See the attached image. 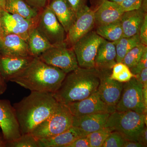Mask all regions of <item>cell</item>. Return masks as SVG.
Here are the masks:
<instances>
[{
  "label": "cell",
  "instance_id": "1",
  "mask_svg": "<svg viewBox=\"0 0 147 147\" xmlns=\"http://www.w3.org/2000/svg\"><path fill=\"white\" fill-rule=\"evenodd\" d=\"M59 103L53 93L31 91L28 96L13 104L22 135L31 133L54 113Z\"/></svg>",
  "mask_w": 147,
  "mask_h": 147
},
{
  "label": "cell",
  "instance_id": "2",
  "mask_svg": "<svg viewBox=\"0 0 147 147\" xmlns=\"http://www.w3.org/2000/svg\"><path fill=\"white\" fill-rule=\"evenodd\" d=\"M67 74L48 65L36 57L23 71L11 79L31 91L55 93L60 87Z\"/></svg>",
  "mask_w": 147,
  "mask_h": 147
},
{
  "label": "cell",
  "instance_id": "3",
  "mask_svg": "<svg viewBox=\"0 0 147 147\" xmlns=\"http://www.w3.org/2000/svg\"><path fill=\"white\" fill-rule=\"evenodd\" d=\"M100 81V71L94 67H79L67 74L54 96L65 105L85 99L97 91Z\"/></svg>",
  "mask_w": 147,
  "mask_h": 147
},
{
  "label": "cell",
  "instance_id": "4",
  "mask_svg": "<svg viewBox=\"0 0 147 147\" xmlns=\"http://www.w3.org/2000/svg\"><path fill=\"white\" fill-rule=\"evenodd\" d=\"M147 114L115 111L110 114L104 127L111 132H118L126 141L138 142L139 134L147 126Z\"/></svg>",
  "mask_w": 147,
  "mask_h": 147
},
{
  "label": "cell",
  "instance_id": "5",
  "mask_svg": "<svg viewBox=\"0 0 147 147\" xmlns=\"http://www.w3.org/2000/svg\"><path fill=\"white\" fill-rule=\"evenodd\" d=\"M73 119L67 106L59 102L54 113L38 125L31 134L38 140L53 137L71 128Z\"/></svg>",
  "mask_w": 147,
  "mask_h": 147
},
{
  "label": "cell",
  "instance_id": "6",
  "mask_svg": "<svg viewBox=\"0 0 147 147\" xmlns=\"http://www.w3.org/2000/svg\"><path fill=\"white\" fill-rule=\"evenodd\" d=\"M36 28L53 46L66 44V32L48 5L40 11Z\"/></svg>",
  "mask_w": 147,
  "mask_h": 147
},
{
  "label": "cell",
  "instance_id": "7",
  "mask_svg": "<svg viewBox=\"0 0 147 147\" xmlns=\"http://www.w3.org/2000/svg\"><path fill=\"white\" fill-rule=\"evenodd\" d=\"M143 84L135 77L123 83L119 100L115 107L119 112L132 111L141 114H147L143 98Z\"/></svg>",
  "mask_w": 147,
  "mask_h": 147
},
{
  "label": "cell",
  "instance_id": "8",
  "mask_svg": "<svg viewBox=\"0 0 147 147\" xmlns=\"http://www.w3.org/2000/svg\"><path fill=\"white\" fill-rule=\"evenodd\" d=\"M37 57L48 65L59 69L66 74L79 67L73 48L67 44L53 46Z\"/></svg>",
  "mask_w": 147,
  "mask_h": 147
},
{
  "label": "cell",
  "instance_id": "9",
  "mask_svg": "<svg viewBox=\"0 0 147 147\" xmlns=\"http://www.w3.org/2000/svg\"><path fill=\"white\" fill-rule=\"evenodd\" d=\"M103 38L92 30L79 39L72 46L78 65L85 68L95 67V59Z\"/></svg>",
  "mask_w": 147,
  "mask_h": 147
},
{
  "label": "cell",
  "instance_id": "10",
  "mask_svg": "<svg viewBox=\"0 0 147 147\" xmlns=\"http://www.w3.org/2000/svg\"><path fill=\"white\" fill-rule=\"evenodd\" d=\"M0 128L6 143L16 140L22 135L14 108L6 99H0Z\"/></svg>",
  "mask_w": 147,
  "mask_h": 147
},
{
  "label": "cell",
  "instance_id": "11",
  "mask_svg": "<svg viewBox=\"0 0 147 147\" xmlns=\"http://www.w3.org/2000/svg\"><path fill=\"white\" fill-rule=\"evenodd\" d=\"M94 11L87 6L77 15L67 33L65 42L72 47L81 38L92 30L95 27Z\"/></svg>",
  "mask_w": 147,
  "mask_h": 147
},
{
  "label": "cell",
  "instance_id": "12",
  "mask_svg": "<svg viewBox=\"0 0 147 147\" xmlns=\"http://www.w3.org/2000/svg\"><path fill=\"white\" fill-rule=\"evenodd\" d=\"M65 105L74 117L96 113L111 114L115 111V108L110 107L102 101L97 91L85 99Z\"/></svg>",
  "mask_w": 147,
  "mask_h": 147
},
{
  "label": "cell",
  "instance_id": "13",
  "mask_svg": "<svg viewBox=\"0 0 147 147\" xmlns=\"http://www.w3.org/2000/svg\"><path fill=\"white\" fill-rule=\"evenodd\" d=\"M1 13L3 35L13 34L26 40L30 32L35 28L38 18L35 20L28 19L5 10L2 11Z\"/></svg>",
  "mask_w": 147,
  "mask_h": 147
},
{
  "label": "cell",
  "instance_id": "14",
  "mask_svg": "<svg viewBox=\"0 0 147 147\" xmlns=\"http://www.w3.org/2000/svg\"><path fill=\"white\" fill-rule=\"evenodd\" d=\"M100 71V83L97 89L98 94L103 102L115 109L121 94L123 83L111 79L112 70Z\"/></svg>",
  "mask_w": 147,
  "mask_h": 147
},
{
  "label": "cell",
  "instance_id": "15",
  "mask_svg": "<svg viewBox=\"0 0 147 147\" xmlns=\"http://www.w3.org/2000/svg\"><path fill=\"white\" fill-rule=\"evenodd\" d=\"M0 55L11 57H32L26 40L13 34H5L1 38Z\"/></svg>",
  "mask_w": 147,
  "mask_h": 147
},
{
  "label": "cell",
  "instance_id": "16",
  "mask_svg": "<svg viewBox=\"0 0 147 147\" xmlns=\"http://www.w3.org/2000/svg\"><path fill=\"white\" fill-rule=\"evenodd\" d=\"M147 0H144L141 7L136 10L126 11L123 14L120 21L124 37L139 34L140 28L147 13Z\"/></svg>",
  "mask_w": 147,
  "mask_h": 147
},
{
  "label": "cell",
  "instance_id": "17",
  "mask_svg": "<svg viewBox=\"0 0 147 147\" xmlns=\"http://www.w3.org/2000/svg\"><path fill=\"white\" fill-rule=\"evenodd\" d=\"M95 26L120 21L124 11L118 3L104 0L94 10Z\"/></svg>",
  "mask_w": 147,
  "mask_h": 147
},
{
  "label": "cell",
  "instance_id": "18",
  "mask_svg": "<svg viewBox=\"0 0 147 147\" xmlns=\"http://www.w3.org/2000/svg\"><path fill=\"white\" fill-rule=\"evenodd\" d=\"M34 57H16L0 55V72L6 82L23 71Z\"/></svg>",
  "mask_w": 147,
  "mask_h": 147
},
{
  "label": "cell",
  "instance_id": "19",
  "mask_svg": "<svg viewBox=\"0 0 147 147\" xmlns=\"http://www.w3.org/2000/svg\"><path fill=\"white\" fill-rule=\"evenodd\" d=\"M116 47L113 42L104 38L100 42L95 59V67L98 70H112L116 63Z\"/></svg>",
  "mask_w": 147,
  "mask_h": 147
},
{
  "label": "cell",
  "instance_id": "20",
  "mask_svg": "<svg viewBox=\"0 0 147 147\" xmlns=\"http://www.w3.org/2000/svg\"><path fill=\"white\" fill-rule=\"evenodd\" d=\"M110 113H100L73 116L72 126L78 127L87 135L104 127Z\"/></svg>",
  "mask_w": 147,
  "mask_h": 147
},
{
  "label": "cell",
  "instance_id": "21",
  "mask_svg": "<svg viewBox=\"0 0 147 147\" xmlns=\"http://www.w3.org/2000/svg\"><path fill=\"white\" fill-rule=\"evenodd\" d=\"M86 135L87 134L80 129L72 126L60 134L38 141L39 147H67L79 137Z\"/></svg>",
  "mask_w": 147,
  "mask_h": 147
},
{
  "label": "cell",
  "instance_id": "22",
  "mask_svg": "<svg viewBox=\"0 0 147 147\" xmlns=\"http://www.w3.org/2000/svg\"><path fill=\"white\" fill-rule=\"evenodd\" d=\"M48 5L67 33L76 19V13L67 0H50Z\"/></svg>",
  "mask_w": 147,
  "mask_h": 147
},
{
  "label": "cell",
  "instance_id": "23",
  "mask_svg": "<svg viewBox=\"0 0 147 147\" xmlns=\"http://www.w3.org/2000/svg\"><path fill=\"white\" fill-rule=\"evenodd\" d=\"M5 10L30 20L36 19L40 12L24 0H5Z\"/></svg>",
  "mask_w": 147,
  "mask_h": 147
},
{
  "label": "cell",
  "instance_id": "24",
  "mask_svg": "<svg viewBox=\"0 0 147 147\" xmlns=\"http://www.w3.org/2000/svg\"><path fill=\"white\" fill-rule=\"evenodd\" d=\"M26 41L30 54L34 57H38L53 46L42 36L36 27L30 33Z\"/></svg>",
  "mask_w": 147,
  "mask_h": 147
},
{
  "label": "cell",
  "instance_id": "25",
  "mask_svg": "<svg viewBox=\"0 0 147 147\" xmlns=\"http://www.w3.org/2000/svg\"><path fill=\"white\" fill-rule=\"evenodd\" d=\"M96 32L108 41L115 42L124 37L120 21L96 27Z\"/></svg>",
  "mask_w": 147,
  "mask_h": 147
},
{
  "label": "cell",
  "instance_id": "26",
  "mask_svg": "<svg viewBox=\"0 0 147 147\" xmlns=\"http://www.w3.org/2000/svg\"><path fill=\"white\" fill-rule=\"evenodd\" d=\"M113 42L116 47L117 63L121 62L129 50L141 43L139 34L130 37H123Z\"/></svg>",
  "mask_w": 147,
  "mask_h": 147
},
{
  "label": "cell",
  "instance_id": "27",
  "mask_svg": "<svg viewBox=\"0 0 147 147\" xmlns=\"http://www.w3.org/2000/svg\"><path fill=\"white\" fill-rule=\"evenodd\" d=\"M134 76L130 69L122 62L117 63L113 66L110 74L111 79L123 83L128 82Z\"/></svg>",
  "mask_w": 147,
  "mask_h": 147
},
{
  "label": "cell",
  "instance_id": "28",
  "mask_svg": "<svg viewBox=\"0 0 147 147\" xmlns=\"http://www.w3.org/2000/svg\"><path fill=\"white\" fill-rule=\"evenodd\" d=\"M147 49V46L140 43L127 53L121 62L131 68L137 64Z\"/></svg>",
  "mask_w": 147,
  "mask_h": 147
},
{
  "label": "cell",
  "instance_id": "29",
  "mask_svg": "<svg viewBox=\"0 0 147 147\" xmlns=\"http://www.w3.org/2000/svg\"><path fill=\"white\" fill-rule=\"evenodd\" d=\"M5 147H39L37 139L31 133L22 134L16 140L6 143Z\"/></svg>",
  "mask_w": 147,
  "mask_h": 147
},
{
  "label": "cell",
  "instance_id": "30",
  "mask_svg": "<svg viewBox=\"0 0 147 147\" xmlns=\"http://www.w3.org/2000/svg\"><path fill=\"white\" fill-rule=\"evenodd\" d=\"M111 132L107 127H104L87 135L90 147H102L105 139Z\"/></svg>",
  "mask_w": 147,
  "mask_h": 147
},
{
  "label": "cell",
  "instance_id": "31",
  "mask_svg": "<svg viewBox=\"0 0 147 147\" xmlns=\"http://www.w3.org/2000/svg\"><path fill=\"white\" fill-rule=\"evenodd\" d=\"M125 141L118 132L111 131L105 139L102 147H124Z\"/></svg>",
  "mask_w": 147,
  "mask_h": 147
},
{
  "label": "cell",
  "instance_id": "32",
  "mask_svg": "<svg viewBox=\"0 0 147 147\" xmlns=\"http://www.w3.org/2000/svg\"><path fill=\"white\" fill-rule=\"evenodd\" d=\"M144 0H123L118 3L124 12L136 10L141 7Z\"/></svg>",
  "mask_w": 147,
  "mask_h": 147
},
{
  "label": "cell",
  "instance_id": "33",
  "mask_svg": "<svg viewBox=\"0 0 147 147\" xmlns=\"http://www.w3.org/2000/svg\"><path fill=\"white\" fill-rule=\"evenodd\" d=\"M147 67V49L146 50L141 59L133 67L130 69L131 72L134 76L140 73L143 69Z\"/></svg>",
  "mask_w": 147,
  "mask_h": 147
},
{
  "label": "cell",
  "instance_id": "34",
  "mask_svg": "<svg viewBox=\"0 0 147 147\" xmlns=\"http://www.w3.org/2000/svg\"><path fill=\"white\" fill-rule=\"evenodd\" d=\"M89 0H67L76 16L87 6Z\"/></svg>",
  "mask_w": 147,
  "mask_h": 147
},
{
  "label": "cell",
  "instance_id": "35",
  "mask_svg": "<svg viewBox=\"0 0 147 147\" xmlns=\"http://www.w3.org/2000/svg\"><path fill=\"white\" fill-rule=\"evenodd\" d=\"M141 43L147 45V14H146L139 32Z\"/></svg>",
  "mask_w": 147,
  "mask_h": 147
},
{
  "label": "cell",
  "instance_id": "36",
  "mask_svg": "<svg viewBox=\"0 0 147 147\" xmlns=\"http://www.w3.org/2000/svg\"><path fill=\"white\" fill-rule=\"evenodd\" d=\"M67 147H90L87 135L79 137L68 145Z\"/></svg>",
  "mask_w": 147,
  "mask_h": 147
},
{
  "label": "cell",
  "instance_id": "37",
  "mask_svg": "<svg viewBox=\"0 0 147 147\" xmlns=\"http://www.w3.org/2000/svg\"><path fill=\"white\" fill-rule=\"evenodd\" d=\"M32 7L42 10L48 5V0H24Z\"/></svg>",
  "mask_w": 147,
  "mask_h": 147
},
{
  "label": "cell",
  "instance_id": "38",
  "mask_svg": "<svg viewBox=\"0 0 147 147\" xmlns=\"http://www.w3.org/2000/svg\"><path fill=\"white\" fill-rule=\"evenodd\" d=\"M135 78L143 86L147 84V67L143 69L140 73L135 75Z\"/></svg>",
  "mask_w": 147,
  "mask_h": 147
},
{
  "label": "cell",
  "instance_id": "39",
  "mask_svg": "<svg viewBox=\"0 0 147 147\" xmlns=\"http://www.w3.org/2000/svg\"><path fill=\"white\" fill-rule=\"evenodd\" d=\"M137 141L144 145V146H147V128L145 126L141 133L139 134Z\"/></svg>",
  "mask_w": 147,
  "mask_h": 147
},
{
  "label": "cell",
  "instance_id": "40",
  "mask_svg": "<svg viewBox=\"0 0 147 147\" xmlns=\"http://www.w3.org/2000/svg\"><path fill=\"white\" fill-rule=\"evenodd\" d=\"M103 1H104V0H90L91 6L90 7L92 10L94 11V9L100 4V3L102 2ZM108 1L114 2L119 3L122 1L123 0H108Z\"/></svg>",
  "mask_w": 147,
  "mask_h": 147
},
{
  "label": "cell",
  "instance_id": "41",
  "mask_svg": "<svg viewBox=\"0 0 147 147\" xmlns=\"http://www.w3.org/2000/svg\"><path fill=\"white\" fill-rule=\"evenodd\" d=\"M6 82L0 72V95L3 94L6 90L7 89Z\"/></svg>",
  "mask_w": 147,
  "mask_h": 147
},
{
  "label": "cell",
  "instance_id": "42",
  "mask_svg": "<svg viewBox=\"0 0 147 147\" xmlns=\"http://www.w3.org/2000/svg\"><path fill=\"white\" fill-rule=\"evenodd\" d=\"M124 147H144V145L138 142L125 140Z\"/></svg>",
  "mask_w": 147,
  "mask_h": 147
},
{
  "label": "cell",
  "instance_id": "43",
  "mask_svg": "<svg viewBox=\"0 0 147 147\" xmlns=\"http://www.w3.org/2000/svg\"><path fill=\"white\" fill-rule=\"evenodd\" d=\"M143 98L145 109L147 110V84L143 86Z\"/></svg>",
  "mask_w": 147,
  "mask_h": 147
},
{
  "label": "cell",
  "instance_id": "44",
  "mask_svg": "<svg viewBox=\"0 0 147 147\" xmlns=\"http://www.w3.org/2000/svg\"><path fill=\"white\" fill-rule=\"evenodd\" d=\"M6 142L3 138L2 134L0 132V147H5Z\"/></svg>",
  "mask_w": 147,
  "mask_h": 147
},
{
  "label": "cell",
  "instance_id": "45",
  "mask_svg": "<svg viewBox=\"0 0 147 147\" xmlns=\"http://www.w3.org/2000/svg\"><path fill=\"white\" fill-rule=\"evenodd\" d=\"M1 11H0V39L3 36L2 25L1 13Z\"/></svg>",
  "mask_w": 147,
  "mask_h": 147
},
{
  "label": "cell",
  "instance_id": "46",
  "mask_svg": "<svg viewBox=\"0 0 147 147\" xmlns=\"http://www.w3.org/2000/svg\"><path fill=\"white\" fill-rule=\"evenodd\" d=\"M5 0H0V11L5 9Z\"/></svg>",
  "mask_w": 147,
  "mask_h": 147
},
{
  "label": "cell",
  "instance_id": "47",
  "mask_svg": "<svg viewBox=\"0 0 147 147\" xmlns=\"http://www.w3.org/2000/svg\"><path fill=\"white\" fill-rule=\"evenodd\" d=\"M50 0H48V3H49V2H50Z\"/></svg>",
  "mask_w": 147,
  "mask_h": 147
}]
</instances>
